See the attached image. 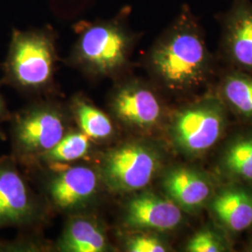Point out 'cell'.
Masks as SVG:
<instances>
[{
	"instance_id": "obj_8",
	"label": "cell",
	"mask_w": 252,
	"mask_h": 252,
	"mask_svg": "<svg viewBox=\"0 0 252 252\" xmlns=\"http://www.w3.org/2000/svg\"><path fill=\"white\" fill-rule=\"evenodd\" d=\"M126 220L136 229L170 231L182 221V210L171 199L146 191L129 201Z\"/></svg>"
},
{
	"instance_id": "obj_5",
	"label": "cell",
	"mask_w": 252,
	"mask_h": 252,
	"mask_svg": "<svg viewBox=\"0 0 252 252\" xmlns=\"http://www.w3.org/2000/svg\"><path fill=\"white\" fill-rule=\"evenodd\" d=\"M161 158L148 145H125L108 154L103 173L108 185L119 191H134L150 184L160 168Z\"/></svg>"
},
{
	"instance_id": "obj_11",
	"label": "cell",
	"mask_w": 252,
	"mask_h": 252,
	"mask_svg": "<svg viewBox=\"0 0 252 252\" xmlns=\"http://www.w3.org/2000/svg\"><path fill=\"white\" fill-rule=\"evenodd\" d=\"M217 220L233 233L252 226V191L241 185H229L220 189L209 201Z\"/></svg>"
},
{
	"instance_id": "obj_13",
	"label": "cell",
	"mask_w": 252,
	"mask_h": 252,
	"mask_svg": "<svg viewBox=\"0 0 252 252\" xmlns=\"http://www.w3.org/2000/svg\"><path fill=\"white\" fill-rule=\"evenodd\" d=\"M96 187L95 173L88 167L76 166L63 172L54 180L51 194L58 207L68 208L90 198Z\"/></svg>"
},
{
	"instance_id": "obj_2",
	"label": "cell",
	"mask_w": 252,
	"mask_h": 252,
	"mask_svg": "<svg viewBox=\"0 0 252 252\" xmlns=\"http://www.w3.org/2000/svg\"><path fill=\"white\" fill-rule=\"evenodd\" d=\"M127 15V9H124L109 20L83 24L74 48V61L86 71L100 76L124 68L135 39Z\"/></svg>"
},
{
	"instance_id": "obj_20",
	"label": "cell",
	"mask_w": 252,
	"mask_h": 252,
	"mask_svg": "<svg viewBox=\"0 0 252 252\" xmlns=\"http://www.w3.org/2000/svg\"><path fill=\"white\" fill-rule=\"evenodd\" d=\"M127 250L131 252H164L167 247L162 240L153 235H136L127 243Z\"/></svg>"
},
{
	"instance_id": "obj_21",
	"label": "cell",
	"mask_w": 252,
	"mask_h": 252,
	"mask_svg": "<svg viewBox=\"0 0 252 252\" xmlns=\"http://www.w3.org/2000/svg\"><path fill=\"white\" fill-rule=\"evenodd\" d=\"M5 116V107H4V103L3 100L0 96V120Z\"/></svg>"
},
{
	"instance_id": "obj_9",
	"label": "cell",
	"mask_w": 252,
	"mask_h": 252,
	"mask_svg": "<svg viewBox=\"0 0 252 252\" xmlns=\"http://www.w3.org/2000/svg\"><path fill=\"white\" fill-rule=\"evenodd\" d=\"M162 188L169 199L186 212H197L209 203L214 186L206 174L189 168L177 167L162 180Z\"/></svg>"
},
{
	"instance_id": "obj_14",
	"label": "cell",
	"mask_w": 252,
	"mask_h": 252,
	"mask_svg": "<svg viewBox=\"0 0 252 252\" xmlns=\"http://www.w3.org/2000/svg\"><path fill=\"white\" fill-rule=\"evenodd\" d=\"M220 169L229 178L252 184V133L238 135L226 145Z\"/></svg>"
},
{
	"instance_id": "obj_10",
	"label": "cell",
	"mask_w": 252,
	"mask_h": 252,
	"mask_svg": "<svg viewBox=\"0 0 252 252\" xmlns=\"http://www.w3.org/2000/svg\"><path fill=\"white\" fill-rule=\"evenodd\" d=\"M118 116L129 125L151 127L162 115L161 104L153 90L140 82H127L117 91L113 99Z\"/></svg>"
},
{
	"instance_id": "obj_15",
	"label": "cell",
	"mask_w": 252,
	"mask_h": 252,
	"mask_svg": "<svg viewBox=\"0 0 252 252\" xmlns=\"http://www.w3.org/2000/svg\"><path fill=\"white\" fill-rule=\"evenodd\" d=\"M220 93L229 107L245 118H252V77L236 70L223 77Z\"/></svg>"
},
{
	"instance_id": "obj_18",
	"label": "cell",
	"mask_w": 252,
	"mask_h": 252,
	"mask_svg": "<svg viewBox=\"0 0 252 252\" xmlns=\"http://www.w3.org/2000/svg\"><path fill=\"white\" fill-rule=\"evenodd\" d=\"M89 150V139L84 133L63 136L52 150L46 153V158L56 162H69L83 157Z\"/></svg>"
},
{
	"instance_id": "obj_3",
	"label": "cell",
	"mask_w": 252,
	"mask_h": 252,
	"mask_svg": "<svg viewBox=\"0 0 252 252\" xmlns=\"http://www.w3.org/2000/svg\"><path fill=\"white\" fill-rule=\"evenodd\" d=\"M54 31H12L5 63L7 81L23 89H37L52 81L55 63Z\"/></svg>"
},
{
	"instance_id": "obj_6",
	"label": "cell",
	"mask_w": 252,
	"mask_h": 252,
	"mask_svg": "<svg viewBox=\"0 0 252 252\" xmlns=\"http://www.w3.org/2000/svg\"><path fill=\"white\" fill-rule=\"evenodd\" d=\"M220 22L227 58L239 69L252 71V0H232Z\"/></svg>"
},
{
	"instance_id": "obj_12",
	"label": "cell",
	"mask_w": 252,
	"mask_h": 252,
	"mask_svg": "<svg viewBox=\"0 0 252 252\" xmlns=\"http://www.w3.org/2000/svg\"><path fill=\"white\" fill-rule=\"evenodd\" d=\"M32 210L27 185L14 165L0 162V226L25 221Z\"/></svg>"
},
{
	"instance_id": "obj_22",
	"label": "cell",
	"mask_w": 252,
	"mask_h": 252,
	"mask_svg": "<svg viewBox=\"0 0 252 252\" xmlns=\"http://www.w3.org/2000/svg\"><path fill=\"white\" fill-rule=\"evenodd\" d=\"M250 251H251V252H252V248H251V250H250Z\"/></svg>"
},
{
	"instance_id": "obj_17",
	"label": "cell",
	"mask_w": 252,
	"mask_h": 252,
	"mask_svg": "<svg viewBox=\"0 0 252 252\" xmlns=\"http://www.w3.org/2000/svg\"><path fill=\"white\" fill-rule=\"evenodd\" d=\"M76 114L83 133L95 139L105 138L112 132V125L102 111L84 101L76 102Z\"/></svg>"
},
{
	"instance_id": "obj_16",
	"label": "cell",
	"mask_w": 252,
	"mask_h": 252,
	"mask_svg": "<svg viewBox=\"0 0 252 252\" xmlns=\"http://www.w3.org/2000/svg\"><path fill=\"white\" fill-rule=\"evenodd\" d=\"M62 248L65 252H101L106 249V238L89 220H76L63 234Z\"/></svg>"
},
{
	"instance_id": "obj_7",
	"label": "cell",
	"mask_w": 252,
	"mask_h": 252,
	"mask_svg": "<svg viewBox=\"0 0 252 252\" xmlns=\"http://www.w3.org/2000/svg\"><path fill=\"white\" fill-rule=\"evenodd\" d=\"M64 126L58 114L37 110L17 120L14 139L17 150L25 153L49 152L63 136Z\"/></svg>"
},
{
	"instance_id": "obj_19",
	"label": "cell",
	"mask_w": 252,
	"mask_h": 252,
	"mask_svg": "<svg viewBox=\"0 0 252 252\" xmlns=\"http://www.w3.org/2000/svg\"><path fill=\"white\" fill-rule=\"evenodd\" d=\"M226 249L222 237L209 228H204L193 234L186 246V251L189 252H221Z\"/></svg>"
},
{
	"instance_id": "obj_4",
	"label": "cell",
	"mask_w": 252,
	"mask_h": 252,
	"mask_svg": "<svg viewBox=\"0 0 252 252\" xmlns=\"http://www.w3.org/2000/svg\"><path fill=\"white\" fill-rule=\"evenodd\" d=\"M222 105V100L209 96L180 111L171 128L172 138L180 152L201 156L218 143L225 130Z\"/></svg>"
},
{
	"instance_id": "obj_1",
	"label": "cell",
	"mask_w": 252,
	"mask_h": 252,
	"mask_svg": "<svg viewBox=\"0 0 252 252\" xmlns=\"http://www.w3.org/2000/svg\"><path fill=\"white\" fill-rule=\"evenodd\" d=\"M148 64L153 76L170 90H192L207 81L211 56L198 20L188 5L181 7L159 36Z\"/></svg>"
}]
</instances>
